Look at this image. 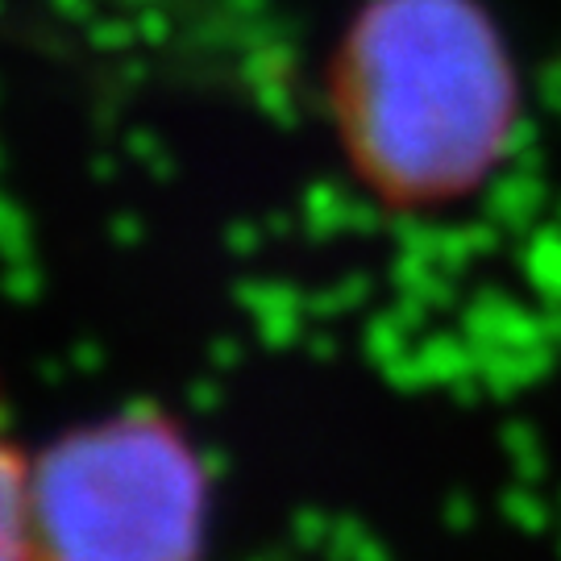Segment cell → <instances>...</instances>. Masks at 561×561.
<instances>
[{
	"label": "cell",
	"mask_w": 561,
	"mask_h": 561,
	"mask_svg": "<svg viewBox=\"0 0 561 561\" xmlns=\"http://www.w3.org/2000/svg\"><path fill=\"white\" fill-rule=\"evenodd\" d=\"M324 108L370 201L445 213L512 159L520 62L486 0H362L329 50Z\"/></svg>",
	"instance_id": "obj_1"
},
{
	"label": "cell",
	"mask_w": 561,
	"mask_h": 561,
	"mask_svg": "<svg viewBox=\"0 0 561 561\" xmlns=\"http://www.w3.org/2000/svg\"><path fill=\"white\" fill-rule=\"evenodd\" d=\"M42 537L55 561H201L208 470L180 424L129 408L34 454Z\"/></svg>",
	"instance_id": "obj_2"
},
{
	"label": "cell",
	"mask_w": 561,
	"mask_h": 561,
	"mask_svg": "<svg viewBox=\"0 0 561 561\" xmlns=\"http://www.w3.org/2000/svg\"><path fill=\"white\" fill-rule=\"evenodd\" d=\"M0 561H55L42 537L34 454L18 442L0 391Z\"/></svg>",
	"instance_id": "obj_3"
}]
</instances>
